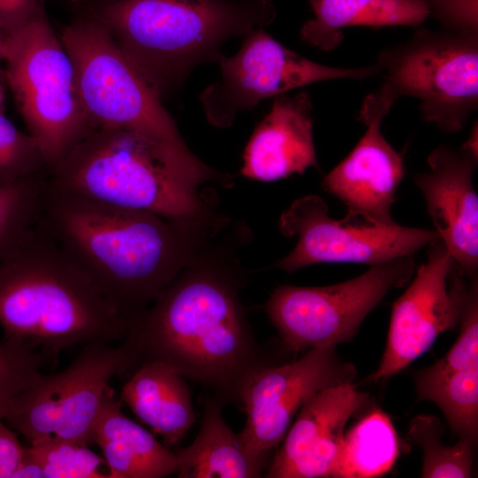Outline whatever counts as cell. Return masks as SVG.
Masks as SVG:
<instances>
[{
    "mask_svg": "<svg viewBox=\"0 0 478 478\" xmlns=\"http://www.w3.org/2000/svg\"><path fill=\"white\" fill-rule=\"evenodd\" d=\"M232 253L204 243L125 336L139 366L161 362L224 405L241 402L258 373L280 364L254 336L240 300L246 276Z\"/></svg>",
    "mask_w": 478,
    "mask_h": 478,
    "instance_id": "6da1fadb",
    "label": "cell"
},
{
    "mask_svg": "<svg viewBox=\"0 0 478 478\" xmlns=\"http://www.w3.org/2000/svg\"><path fill=\"white\" fill-rule=\"evenodd\" d=\"M38 223L129 327L212 237L151 212L56 192L47 184Z\"/></svg>",
    "mask_w": 478,
    "mask_h": 478,
    "instance_id": "7a4b0ae2",
    "label": "cell"
},
{
    "mask_svg": "<svg viewBox=\"0 0 478 478\" xmlns=\"http://www.w3.org/2000/svg\"><path fill=\"white\" fill-rule=\"evenodd\" d=\"M0 327L52 359L77 344L124 339L129 328L38 220L0 252Z\"/></svg>",
    "mask_w": 478,
    "mask_h": 478,
    "instance_id": "3957f363",
    "label": "cell"
},
{
    "mask_svg": "<svg viewBox=\"0 0 478 478\" xmlns=\"http://www.w3.org/2000/svg\"><path fill=\"white\" fill-rule=\"evenodd\" d=\"M47 187L104 204L151 212L181 227L212 231L226 225L208 209L200 184L145 137L93 128L49 171Z\"/></svg>",
    "mask_w": 478,
    "mask_h": 478,
    "instance_id": "277c9868",
    "label": "cell"
},
{
    "mask_svg": "<svg viewBox=\"0 0 478 478\" xmlns=\"http://www.w3.org/2000/svg\"><path fill=\"white\" fill-rule=\"evenodd\" d=\"M96 16L160 95L217 62L230 39L270 25L272 0H113Z\"/></svg>",
    "mask_w": 478,
    "mask_h": 478,
    "instance_id": "5b68a950",
    "label": "cell"
},
{
    "mask_svg": "<svg viewBox=\"0 0 478 478\" xmlns=\"http://www.w3.org/2000/svg\"><path fill=\"white\" fill-rule=\"evenodd\" d=\"M60 40L72 60L80 99L93 127L120 128L145 137L201 185L226 181L227 174L206 165L189 149L160 95L96 15L66 26Z\"/></svg>",
    "mask_w": 478,
    "mask_h": 478,
    "instance_id": "8992f818",
    "label": "cell"
},
{
    "mask_svg": "<svg viewBox=\"0 0 478 478\" xmlns=\"http://www.w3.org/2000/svg\"><path fill=\"white\" fill-rule=\"evenodd\" d=\"M4 75L49 171L95 127L82 107L72 60L42 9L5 35Z\"/></svg>",
    "mask_w": 478,
    "mask_h": 478,
    "instance_id": "52a82bcc",
    "label": "cell"
},
{
    "mask_svg": "<svg viewBox=\"0 0 478 478\" xmlns=\"http://www.w3.org/2000/svg\"><path fill=\"white\" fill-rule=\"evenodd\" d=\"M393 99L420 102L427 122L445 134L460 132L478 106V33L420 29L382 50L375 62Z\"/></svg>",
    "mask_w": 478,
    "mask_h": 478,
    "instance_id": "ba28073f",
    "label": "cell"
},
{
    "mask_svg": "<svg viewBox=\"0 0 478 478\" xmlns=\"http://www.w3.org/2000/svg\"><path fill=\"white\" fill-rule=\"evenodd\" d=\"M138 366L127 337L116 347L103 342L87 343L66 368L41 374L17 395L4 419L28 442L55 438L90 446L111 380L127 379Z\"/></svg>",
    "mask_w": 478,
    "mask_h": 478,
    "instance_id": "9c48e42d",
    "label": "cell"
},
{
    "mask_svg": "<svg viewBox=\"0 0 478 478\" xmlns=\"http://www.w3.org/2000/svg\"><path fill=\"white\" fill-rule=\"evenodd\" d=\"M415 270L413 256H404L334 285H281L265 310L287 351L335 346L351 340L383 297L408 283Z\"/></svg>",
    "mask_w": 478,
    "mask_h": 478,
    "instance_id": "30bf717a",
    "label": "cell"
},
{
    "mask_svg": "<svg viewBox=\"0 0 478 478\" xmlns=\"http://www.w3.org/2000/svg\"><path fill=\"white\" fill-rule=\"evenodd\" d=\"M232 57L221 54L219 79L199 95L207 121L225 128L261 101L312 83L335 79L362 81L380 74L378 65L337 67L314 62L272 37L264 27L246 35Z\"/></svg>",
    "mask_w": 478,
    "mask_h": 478,
    "instance_id": "8fae6325",
    "label": "cell"
},
{
    "mask_svg": "<svg viewBox=\"0 0 478 478\" xmlns=\"http://www.w3.org/2000/svg\"><path fill=\"white\" fill-rule=\"evenodd\" d=\"M279 228L285 236H297L294 249L274 265L287 273L320 263L379 265L413 256L439 238L435 229L383 225L359 215L334 219L316 195L296 199L281 215Z\"/></svg>",
    "mask_w": 478,
    "mask_h": 478,
    "instance_id": "7c38bea8",
    "label": "cell"
},
{
    "mask_svg": "<svg viewBox=\"0 0 478 478\" xmlns=\"http://www.w3.org/2000/svg\"><path fill=\"white\" fill-rule=\"evenodd\" d=\"M425 263L395 301L387 344L374 382L390 377L425 353L440 334L459 324L471 280L440 238L430 243Z\"/></svg>",
    "mask_w": 478,
    "mask_h": 478,
    "instance_id": "4fadbf2b",
    "label": "cell"
},
{
    "mask_svg": "<svg viewBox=\"0 0 478 478\" xmlns=\"http://www.w3.org/2000/svg\"><path fill=\"white\" fill-rule=\"evenodd\" d=\"M356 376L355 366L335 346L315 347L298 359L261 370L241 397L246 422L239 435L248 452L266 466L301 407L320 390L353 383Z\"/></svg>",
    "mask_w": 478,
    "mask_h": 478,
    "instance_id": "5bb4252c",
    "label": "cell"
},
{
    "mask_svg": "<svg viewBox=\"0 0 478 478\" xmlns=\"http://www.w3.org/2000/svg\"><path fill=\"white\" fill-rule=\"evenodd\" d=\"M394 103L380 88L364 98L358 118L366 127L365 134L321 181L323 189L346 206L347 213L383 225L397 224L391 209L405 175L403 158L381 131Z\"/></svg>",
    "mask_w": 478,
    "mask_h": 478,
    "instance_id": "9a60e30c",
    "label": "cell"
},
{
    "mask_svg": "<svg viewBox=\"0 0 478 478\" xmlns=\"http://www.w3.org/2000/svg\"><path fill=\"white\" fill-rule=\"evenodd\" d=\"M478 153L463 145L435 148L428 170L413 176L435 230L455 264L467 277L477 276L478 197L472 177Z\"/></svg>",
    "mask_w": 478,
    "mask_h": 478,
    "instance_id": "2e32d148",
    "label": "cell"
},
{
    "mask_svg": "<svg viewBox=\"0 0 478 478\" xmlns=\"http://www.w3.org/2000/svg\"><path fill=\"white\" fill-rule=\"evenodd\" d=\"M368 404V394L358 391L353 383L329 387L315 394L297 412L265 476L334 477L346 424Z\"/></svg>",
    "mask_w": 478,
    "mask_h": 478,
    "instance_id": "e0dca14e",
    "label": "cell"
},
{
    "mask_svg": "<svg viewBox=\"0 0 478 478\" xmlns=\"http://www.w3.org/2000/svg\"><path fill=\"white\" fill-rule=\"evenodd\" d=\"M312 102L301 91L274 97L269 112L255 127L243 151L241 174L271 182L319 169L313 143Z\"/></svg>",
    "mask_w": 478,
    "mask_h": 478,
    "instance_id": "ac0fdd59",
    "label": "cell"
},
{
    "mask_svg": "<svg viewBox=\"0 0 478 478\" xmlns=\"http://www.w3.org/2000/svg\"><path fill=\"white\" fill-rule=\"evenodd\" d=\"M111 386L104 395L93 431L110 478H161L177 472L174 452L127 417Z\"/></svg>",
    "mask_w": 478,
    "mask_h": 478,
    "instance_id": "d6986e66",
    "label": "cell"
},
{
    "mask_svg": "<svg viewBox=\"0 0 478 478\" xmlns=\"http://www.w3.org/2000/svg\"><path fill=\"white\" fill-rule=\"evenodd\" d=\"M120 400L153 433L161 436L167 447L179 444L195 423L183 376L161 362L142 363L127 378Z\"/></svg>",
    "mask_w": 478,
    "mask_h": 478,
    "instance_id": "ffe728a7",
    "label": "cell"
},
{
    "mask_svg": "<svg viewBox=\"0 0 478 478\" xmlns=\"http://www.w3.org/2000/svg\"><path fill=\"white\" fill-rule=\"evenodd\" d=\"M225 405L214 396L204 402V414L195 440L178 449L177 476L180 478H255L266 466L256 460L244 447L239 434L225 422Z\"/></svg>",
    "mask_w": 478,
    "mask_h": 478,
    "instance_id": "44dd1931",
    "label": "cell"
},
{
    "mask_svg": "<svg viewBox=\"0 0 478 478\" xmlns=\"http://www.w3.org/2000/svg\"><path fill=\"white\" fill-rule=\"evenodd\" d=\"M314 18L304 23L300 38L321 50H331L343 41L348 27H417L430 15L419 0H308Z\"/></svg>",
    "mask_w": 478,
    "mask_h": 478,
    "instance_id": "7402d4cb",
    "label": "cell"
},
{
    "mask_svg": "<svg viewBox=\"0 0 478 478\" xmlns=\"http://www.w3.org/2000/svg\"><path fill=\"white\" fill-rule=\"evenodd\" d=\"M400 450L398 435L386 413L374 409L345 433L334 478H371L388 473Z\"/></svg>",
    "mask_w": 478,
    "mask_h": 478,
    "instance_id": "603a6c76",
    "label": "cell"
},
{
    "mask_svg": "<svg viewBox=\"0 0 478 478\" xmlns=\"http://www.w3.org/2000/svg\"><path fill=\"white\" fill-rule=\"evenodd\" d=\"M418 400L434 402L459 439L476 443L478 432V365L443 373L425 369L414 374Z\"/></svg>",
    "mask_w": 478,
    "mask_h": 478,
    "instance_id": "cb8c5ba5",
    "label": "cell"
},
{
    "mask_svg": "<svg viewBox=\"0 0 478 478\" xmlns=\"http://www.w3.org/2000/svg\"><path fill=\"white\" fill-rule=\"evenodd\" d=\"M443 432V425L434 415H418L409 423L407 440L423 451L421 477H471L475 443L459 439L454 445H444Z\"/></svg>",
    "mask_w": 478,
    "mask_h": 478,
    "instance_id": "d4e9b609",
    "label": "cell"
},
{
    "mask_svg": "<svg viewBox=\"0 0 478 478\" xmlns=\"http://www.w3.org/2000/svg\"><path fill=\"white\" fill-rule=\"evenodd\" d=\"M24 457L35 463L45 478H110L105 464L89 445L55 438L29 442Z\"/></svg>",
    "mask_w": 478,
    "mask_h": 478,
    "instance_id": "484cf974",
    "label": "cell"
},
{
    "mask_svg": "<svg viewBox=\"0 0 478 478\" xmlns=\"http://www.w3.org/2000/svg\"><path fill=\"white\" fill-rule=\"evenodd\" d=\"M47 175L0 183V252L37 221Z\"/></svg>",
    "mask_w": 478,
    "mask_h": 478,
    "instance_id": "4316f807",
    "label": "cell"
},
{
    "mask_svg": "<svg viewBox=\"0 0 478 478\" xmlns=\"http://www.w3.org/2000/svg\"><path fill=\"white\" fill-rule=\"evenodd\" d=\"M48 173L49 167L35 139L1 112L0 183H16Z\"/></svg>",
    "mask_w": 478,
    "mask_h": 478,
    "instance_id": "83f0119b",
    "label": "cell"
},
{
    "mask_svg": "<svg viewBox=\"0 0 478 478\" xmlns=\"http://www.w3.org/2000/svg\"><path fill=\"white\" fill-rule=\"evenodd\" d=\"M43 361L45 357L27 344L0 340V420L15 397L41 374Z\"/></svg>",
    "mask_w": 478,
    "mask_h": 478,
    "instance_id": "f1b7e54d",
    "label": "cell"
},
{
    "mask_svg": "<svg viewBox=\"0 0 478 478\" xmlns=\"http://www.w3.org/2000/svg\"><path fill=\"white\" fill-rule=\"evenodd\" d=\"M443 29L478 33V0H419Z\"/></svg>",
    "mask_w": 478,
    "mask_h": 478,
    "instance_id": "f546056e",
    "label": "cell"
},
{
    "mask_svg": "<svg viewBox=\"0 0 478 478\" xmlns=\"http://www.w3.org/2000/svg\"><path fill=\"white\" fill-rule=\"evenodd\" d=\"M25 454L16 434L0 420V478H12Z\"/></svg>",
    "mask_w": 478,
    "mask_h": 478,
    "instance_id": "4dcf8cb0",
    "label": "cell"
},
{
    "mask_svg": "<svg viewBox=\"0 0 478 478\" xmlns=\"http://www.w3.org/2000/svg\"><path fill=\"white\" fill-rule=\"evenodd\" d=\"M39 8L37 0H0V27L6 35L27 22Z\"/></svg>",
    "mask_w": 478,
    "mask_h": 478,
    "instance_id": "1f68e13d",
    "label": "cell"
},
{
    "mask_svg": "<svg viewBox=\"0 0 478 478\" xmlns=\"http://www.w3.org/2000/svg\"><path fill=\"white\" fill-rule=\"evenodd\" d=\"M6 84L7 83H6L4 73L1 74L0 75V113L4 112Z\"/></svg>",
    "mask_w": 478,
    "mask_h": 478,
    "instance_id": "d6a6232c",
    "label": "cell"
},
{
    "mask_svg": "<svg viewBox=\"0 0 478 478\" xmlns=\"http://www.w3.org/2000/svg\"><path fill=\"white\" fill-rule=\"evenodd\" d=\"M4 42H5V34L0 27V61L4 60ZM4 73V69H0V75Z\"/></svg>",
    "mask_w": 478,
    "mask_h": 478,
    "instance_id": "836d02e7",
    "label": "cell"
},
{
    "mask_svg": "<svg viewBox=\"0 0 478 478\" xmlns=\"http://www.w3.org/2000/svg\"><path fill=\"white\" fill-rule=\"evenodd\" d=\"M70 1H73V2H80V1H87V0H70Z\"/></svg>",
    "mask_w": 478,
    "mask_h": 478,
    "instance_id": "e575fe53",
    "label": "cell"
}]
</instances>
